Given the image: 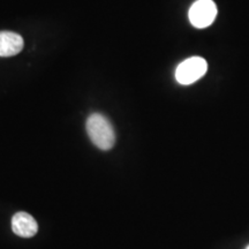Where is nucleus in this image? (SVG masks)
<instances>
[{"mask_svg":"<svg viewBox=\"0 0 249 249\" xmlns=\"http://www.w3.org/2000/svg\"><path fill=\"white\" fill-rule=\"evenodd\" d=\"M208 64L203 58L192 57L182 61L176 71V79L180 85H192L207 73Z\"/></svg>","mask_w":249,"mask_h":249,"instance_id":"2","label":"nucleus"},{"mask_svg":"<svg viewBox=\"0 0 249 249\" xmlns=\"http://www.w3.org/2000/svg\"><path fill=\"white\" fill-rule=\"evenodd\" d=\"M246 249H249V246H247V248H246Z\"/></svg>","mask_w":249,"mask_h":249,"instance_id":"6","label":"nucleus"},{"mask_svg":"<svg viewBox=\"0 0 249 249\" xmlns=\"http://www.w3.org/2000/svg\"><path fill=\"white\" fill-rule=\"evenodd\" d=\"M12 230L21 238H31L38 231V225L33 216L21 211L12 218Z\"/></svg>","mask_w":249,"mask_h":249,"instance_id":"4","label":"nucleus"},{"mask_svg":"<svg viewBox=\"0 0 249 249\" xmlns=\"http://www.w3.org/2000/svg\"><path fill=\"white\" fill-rule=\"evenodd\" d=\"M217 6L213 0H196L189 9V21L195 28H207L213 22Z\"/></svg>","mask_w":249,"mask_h":249,"instance_id":"3","label":"nucleus"},{"mask_svg":"<svg viewBox=\"0 0 249 249\" xmlns=\"http://www.w3.org/2000/svg\"><path fill=\"white\" fill-rule=\"evenodd\" d=\"M87 133L93 144L101 150H110L116 143V133L107 118L93 113L87 120Z\"/></svg>","mask_w":249,"mask_h":249,"instance_id":"1","label":"nucleus"},{"mask_svg":"<svg viewBox=\"0 0 249 249\" xmlns=\"http://www.w3.org/2000/svg\"><path fill=\"white\" fill-rule=\"evenodd\" d=\"M23 38L12 31H0V57H13L22 51Z\"/></svg>","mask_w":249,"mask_h":249,"instance_id":"5","label":"nucleus"}]
</instances>
